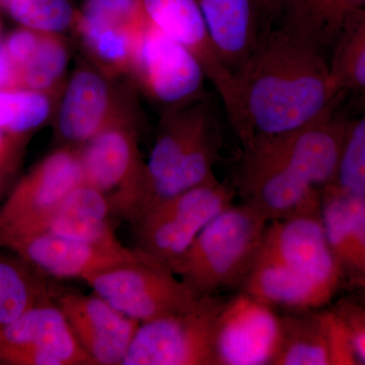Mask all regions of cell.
<instances>
[{
    "label": "cell",
    "instance_id": "6da1fadb",
    "mask_svg": "<svg viewBox=\"0 0 365 365\" xmlns=\"http://www.w3.org/2000/svg\"><path fill=\"white\" fill-rule=\"evenodd\" d=\"M339 107L295 130L242 144L240 202L268 222L321 207L324 189L335 182L352 119Z\"/></svg>",
    "mask_w": 365,
    "mask_h": 365
},
{
    "label": "cell",
    "instance_id": "7a4b0ae2",
    "mask_svg": "<svg viewBox=\"0 0 365 365\" xmlns=\"http://www.w3.org/2000/svg\"><path fill=\"white\" fill-rule=\"evenodd\" d=\"M239 86L242 145L311 123L341 104L329 59L279 28L261 33L235 73Z\"/></svg>",
    "mask_w": 365,
    "mask_h": 365
},
{
    "label": "cell",
    "instance_id": "3957f363",
    "mask_svg": "<svg viewBox=\"0 0 365 365\" xmlns=\"http://www.w3.org/2000/svg\"><path fill=\"white\" fill-rule=\"evenodd\" d=\"M321 207L269 222L242 292L297 313L323 309L343 284Z\"/></svg>",
    "mask_w": 365,
    "mask_h": 365
},
{
    "label": "cell",
    "instance_id": "277c9868",
    "mask_svg": "<svg viewBox=\"0 0 365 365\" xmlns=\"http://www.w3.org/2000/svg\"><path fill=\"white\" fill-rule=\"evenodd\" d=\"M222 143L217 114L206 96L162 112L146 163L145 194L138 217L165 199L215 177L213 168Z\"/></svg>",
    "mask_w": 365,
    "mask_h": 365
},
{
    "label": "cell",
    "instance_id": "5b68a950",
    "mask_svg": "<svg viewBox=\"0 0 365 365\" xmlns=\"http://www.w3.org/2000/svg\"><path fill=\"white\" fill-rule=\"evenodd\" d=\"M267 225L253 208L234 202L206 225L170 270L198 297L240 287L256 260Z\"/></svg>",
    "mask_w": 365,
    "mask_h": 365
},
{
    "label": "cell",
    "instance_id": "8992f818",
    "mask_svg": "<svg viewBox=\"0 0 365 365\" xmlns=\"http://www.w3.org/2000/svg\"><path fill=\"white\" fill-rule=\"evenodd\" d=\"M83 182L104 194L114 215L133 223L143 207L146 163L139 150L136 108L78 148Z\"/></svg>",
    "mask_w": 365,
    "mask_h": 365
},
{
    "label": "cell",
    "instance_id": "52a82bcc",
    "mask_svg": "<svg viewBox=\"0 0 365 365\" xmlns=\"http://www.w3.org/2000/svg\"><path fill=\"white\" fill-rule=\"evenodd\" d=\"M234 190L211 178L165 199L132 223L137 248L170 269L210 220L234 203Z\"/></svg>",
    "mask_w": 365,
    "mask_h": 365
},
{
    "label": "cell",
    "instance_id": "ba28073f",
    "mask_svg": "<svg viewBox=\"0 0 365 365\" xmlns=\"http://www.w3.org/2000/svg\"><path fill=\"white\" fill-rule=\"evenodd\" d=\"M222 304L215 295L201 297L182 313L141 323L122 365H215Z\"/></svg>",
    "mask_w": 365,
    "mask_h": 365
},
{
    "label": "cell",
    "instance_id": "9c48e42d",
    "mask_svg": "<svg viewBox=\"0 0 365 365\" xmlns=\"http://www.w3.org/2000/svg\"><path fill=\"white\" fill-rule=\"evenodd\" d=\"M86 283L93 294L140 324L182 313L201 297L167 265L144 253L138 260L93 276Z\"/></svg>",
    "mask_w": 365,
    "mask_h": 365
},
{
    "label": "cell",
    "instance_id": "30bf717a",
    "mask_svg": "<svg viewBox=\"0 0 365 365\" xmlns=\"http://www.w3.org/2000/svg\"><path fill=\"white\" fill-rule=\"evenodd\" d=\"M118 79L90 60L79 62L62 88L53 116L61 145L81 148L136 108L133 91Z\"/></svg>",
    "mask_w": 365,
    "mask_h": 365
},
{
    "label": "cell",
    "instance_id": "8fae6325",
    "mask_svg": "<svg viewBox=\"0 0 365 365\" xmlns=\"http://www.w3.org/2000/svg\"><path fill=\"white\" fill-rule=\"evenodd\" d=\"M83 182L78 148L61 145L46 155L0 203V248L16 237L37 232Z\"/></svg>",
    "mask_w": 365,
    "mask_h": 365
},
{
    "label": "cell",
    "instance_id": "7c38bea8",
    "mask_svg": "<svg viewBox=\"0 0 365 365\" xmlns=\"http://www.w3.org/2000/svg\"><path fill=\"white\" fill-rule=\"evenodd\" d=\"M129 78L162 112L204 97L205 72L195 57L148 21Z\"/></svg>",
    "mask_w": 365,
    "mask_h": 365
},
{
    "label": "cell",
    "instance_id": "4fadbf2b",
    "mask_svg": "<svg viewBox=\"0 0 365 365\" xmlns=\"http://www.w3.org/2000/svg\"><path fill=\"white\" fill-rule=\"evenodd\" d=\"M148 21L143 0H86L73 30L91 62L112 78H129Z\"/></svg>",
    "mask_w": 365,
    "mask_h": 365
},
{
    "label": "cell",
    "instance_id": "5bb4252c",
    "mask_svg": "<svg viewBox=\"0 0 365 365\" xmlns=\"http://www.w3.org/2000/svg\"><path fill=\"white\" fill-rule=\"evenodd\" d=\"M0 364L96 365L53 299L0 327Z\"/></svg>",
    "mask_w": 365,
    "mask_h": 365
},
{
    "label": "cell",
    "instance_id": "9a60e30c",
    "mask_svg": "<svg viewBox=\"0 0 365 365\" xmlns=\"http://www.w3.org/2000/svg\"><path fill=\"white\" fill-rule=\"evenodd\" d=\"M143 6L148 20L188 50L202 66L239 136L242 117L237 78L218 54L196 0H143Z\"/></svg>",
    "mask_w": 365,
    "mask_h": 365
},
{
    "label": "cell",
    "instance_id": "2e32d148",
    "mask_svg": "<svg viewBox=\"0 0 365 365\" xmlns=\"http://www.w3.org/2000/svg\"><path fill=\"white\" fill-rule=\"evenodd\" d=\"M282 322L274 307L240 290L227 302L216 324L215 365H272Z\"/></svg>",
    "mask_w": 365,
    "mask_h": 365
},
{
    "label": "cell",
    "instance_id": "e0dca14e",
    "mask_svg": "<svg viewBox=\"0 0 365 365\" xmlns=\"http://www.w3.org/2000/svg\"><path fill=\"white\" fill-rule=\"evenodd\" d=\"M44 277L86 281L98 274L140 258L138 249L103 246L68 239L47 230L16 237L4 247Z\"/></svg>",
    "mask_w": 365,
    "mask_h": 365
},
{
    "label": "cell",
    "instance_id": "ac0fdd59",
    "mask_svg": "<svg viewBox=\"0 0 365 365\" xmlns=\"http://www.w3.org/2000/svg\"><path fill=\"white\" fill-rule=\"evenodd\" d=\"M74 337L96 365H122L138 329L136 319L122 314L98 295L52 287Z\"/></svg>",
    "mask_w": 365,
    "mask_h": 365
},
{
    "label": "cell",
    "instance_id": "d6986e66",
    "mask_svg": "<svg viewBox=\"0 0 365 365\" xmlns=\"http://www.w3.org/2000/svg\"><path fill=\"white\" fill-rule=\"evenodd\" d=\"M281 322L280 345L272 365L359 364L337 309L289 314Z\"/></svg>",
    "mask_w": 365,
    "mask_h": 365
},
{
    "label": "cell",
    "instance_id": "ffe728a7",
    "mask_svg": "<svg viewBox=\"0 0 365 365\" xmlns=\"http://www.w3.org/2000/svg\"><path fill=\"white\" fill-rule=\"evenodd\" d=\"M111 204L104 194L81 182L37 230L103 246H121L111 222Z\"/></svg>",
    "mask_w": 365,
    "mask_h": 365
},
{
    "label": "cell",
    "instance_id": "44dd1931",
    "mask_svg": "<svg viewBox=\"0 0 365 365\" xmlns=\"http://www.w3.org/2000/svg\"><path fill=\"white\" fill-rule=\"evenodd\" d=\"M365 0H283L276 28L326 55Z\"/></svg>",
    "mask_w": 365,
    "mask_h": 365
},
{
    "label": "cell",
    "instance_id": "7402d4cb",
    "mask_svg": "<svg viewBox=\"0 0 365 365\" xmlns=\"http://www.w3.org/2000/svg\"><path fill=\"white\" fill-rule=\"evenodd\" d=\"M211 39L235 76L260 36L254 0H196Z\"/></svg>",
    "mask_w": 365,
    "mask_h": 365
},
{
    "label": "cell",
    "instance_id": "603a6c76",
    "mask_svg": "<svg viewBox=\"0 0 365 365\" xmlns=\"http://www.w3.org/2000/svg\"><path fill=\"white\" fill-rule=\"evenodd\" d=\"M49 299L52 287L46 277L13 252L0 248V327Z\"/></svg>",
    "mask_w": 365,
    "mask_h": 365
},
{
    "label": "cell",
    "instance_id": "cb8c5ba5",
    "mask_svg": "<svg viewBox=\"0 0 365 365\" xmlns=\"http://www.w3.org/2000/svg\"><path fill=\"white\" fill-rule=\"evenodd\" d=\"M336 83L345 96L365 107V7L354 11L331 50L329 59Z\"/></svg>",
    "mask_w": 365,
    "mask_h": 365
},
{
    "label": "cell",
    "instance_id": "d4e9b609",
    "mask_svg": "<svg viewBox=\"0 0 365 365\" xmlns=\"http://www.w3.org/2000/svg\"><path fill=\"white\" fill-rule=\"evenodd\" d=\"M69 59L71 53L63 35L41 32L37 47L18 68L19 86L59 98L68 78Z\"/></svg>",
    "mask_w": 365,
    "mask_h": 365
},
{
    "label": "cell",
    "instance_id": "484cf974",
    "mask_svg": "<svg viewBox=\"0 0 365 365\" xmlns=\"http://www.w3.org/2000/svg\"><path fill=\"white\" fill-rule=\"evenodd\" d=\"M57 101L49 93L29 88L0 90V129L25 138L54 116Z\"/></svg>",
    "mask_w": 365,
    "mask_h": 365
},
{
    "label": "cell",
    "instance_id": "4316f807",
    "mask_svg": "<svg viewBox=\"0 0 365 365\" xmlns=\"http://www.w3.org/2000/svg\"><path fill=\"white\" fill-rule=\"evenodd\" d=\"M6 11L24 28L59 35L73 29L78 14L71 0H11Z\"/></svg>",
    "mask_w": 365,
    "mask_h": 365
},
{
    "label": "cell",
    "instance_id": "83f0119b",
    "mask_svg": "<svg viewBox=\"0 0 365 365\" xmlns=\"http://www.w3.org/2000/svg\"><path fill=\"white\" fill-rule=\"evenodd\" d=\"M337 188L365 200V107L346 133L335 182Z\"/></svg>",
    "mask_w": 365,
    "mask_h": 365
},
{
    "label": "cell",
    "instance_id": "f1b7e54d",
    "mask_svg": "<svg viewBox=\"0 0 365 365\" xmlns=\"http://www.w3.org/2000/svg\"><path fill=\"white\" fill-rule=\"evenodd\" d=\"M349 332L359 364H365V304L344 302L337 307Z\"/></svg>",
    "mask_w": 365,
    "mask_h": 365
},
{
    "label": "cell",
    "instance_id": "f546056e",
    "mask_svg": "<svg viewBox=\"0 0 365 365\" xmlns=\"http://www.w3.org/2000/svg\"><path fill=\"white\" fill-rule=\"evenodd\" d=\"M40 34L37 31L21 26L9 34L4 41V47L16 68L23 66L36 49L39 42Z\"/></svg>",
    "mask_w": 365,
    "mask_h": 365
},
{
    "label": "cell",
    "instance_id": "4dcf8cb0",
    "mask_svg": "<svg viewBox=\"0 0 365 365\" xmlns=\"http://www.w3.org/2000/svg\"><path fill=\"white\" fill-rule=\"evenodd\" d=\"M283 0H254L260 34L271 30L277 24Z\"/></svg>",
    "mask_w": 365,
    "mask_h": 365
},
{
    "label": "cell",
    "instance_id": "1f68e13d",
    "mask_svg": "<svg viewBox=\"0 0 365 365\" xmlns=\"http://www.w3.org/2000/svg\"><path fill=\"white\" fill-rule=\"evenodd\" d=\"M14 88H20L18 68L7 53L4 42H0V90Z\"/></svg>",
    "mask_w": 365,
    "mask_h": 365
},
{
    "label": "cell",
    "instance_id": "d6a6232c",
    "mask_svg": "<svg viewBox=\"0 0 365 365\" xmlns=\"http://www.w3.org/2000/svg\"><path fill=\"white\" fill-rule=\"evenodd\" d=\"M24 140L23 137L11 135L0 129V160H20Z\"/></svg>",
    "mask_w": 365,
    "mask_h": 365
},
{
    "label": "cell",
    "instance_id": "836d02e7",
    "mask_svg": "<svg viewBox=\"0 0 365 365\" xmlns=\"http://www.w3.org/2000/svg\"><path fill=\"white\" fill-rule=\"evenodd\" d=\"M19 160H0V201L6 194L7 182L9 178L14 174L16 169Z\"/></svg>",
    "mask_w": 365,
    "mask_h": 365
},
{
    "label": "cell",
    "instance_id": "e575fe53",
    "mask_svg": "<svg viewBox=\"0 0 365 365\" xmlns=\"http://www.w3.org/2000/svg\"><path fill=\"white\" fill-rule=\"evenodd\" d=\"M11 0H0V7L6 9L9 4H11Z\"/></svg>",
    "mask_w": 365,
    "mask_h": 365
}]
</instances>
